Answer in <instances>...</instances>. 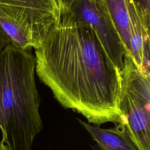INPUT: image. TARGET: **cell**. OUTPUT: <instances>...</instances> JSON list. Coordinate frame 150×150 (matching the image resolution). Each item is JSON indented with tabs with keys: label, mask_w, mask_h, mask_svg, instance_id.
<instances>
[{
	"label": "cell",
	"mask_w": 150,
	"mask_h": 150,
	"mask_svg": "<svg viewBox=\"0 0 150 150\" xmlns=\"http://www.w3.org/2000/svg\"><path fill=\"white\" fill-rule=\"evenodd\" d=\"M35 53L36 73L62 106L96 126L122 121L121 71L88 24L60 13Z\"/></svg>",
	"instance_id": "1"
},
{
	"label": "cell",
	"mask_w": 150,
	"mask_h": 150,
	"mask_svg": "<svg viewBox=\"0 0 150 150\" xmlns=\"http://www.w3.org/2000/svg\"><path fill=\"white\" fill-rule=\"evenodd\" d=\"M35 57L11 43L0 52V131L8 150H32L43 128Z\"/></svg>",
	"instance_id": "2"
},
{
	"label": "cell",
	"mask_w": 150,
	"mask_h": 150,
	"mask_svg": "<svg viewBox=\"0 0 150 150\" xmlns=\"http://www.w3.org/2000/svg\"><path fill=\"white\" fill-rule=\"evenodd\" d=\"M60 16L56 0H0V25L18 48L39 47Z\"/></svg>",
	"instance_id": "3"
},
{
	"label": "cell",
	"mask_w": 150,
	"mask_h": 150,
	"mask_svg": "<svg viewBox=\"0 0 150 150\" xmlns=\"http://www.w3.org/2000/svg\"><path fill=\"white\" fill-rule=\"evenodd\" d=\"M119 110L140 150H150V75L127 54L121 70Z\"/></svg>",
	"instance_id": "4"
},
{
	"label": "cell",
	"mask_w": 150,
	"mask_h": 150,
	"mask_svg": "<svg viewBox=\"0 0 150 150\" xmlns=\"http://www.w3.org/2000/svg\"><path fill=\"white\" fill-rule=\"evenodd\" d=\"M127 54L149 73V25L133 0H101Z\"/></svg>",
	"instance_id": "5"
},
{
	"label": "cell",
	"mask_w": 150,
	"mask_h": 150,
	"mask_svg": "<svg viewBox=\"0 0 150 150\" xmlns=\"http://www.w3.org/2000/svg\"><path fill=\"white\" fill-rule=\"evenodd\" d=\"M70 11L90 26L111 61L121 71L127 53L101 0H76Z\"/></svg>",
	"instance_id": "6"
},
{
	"label": "cell",
	"mask_w": 150,
	"mask_h": 150,
	"mask_svg": "<svg viewBox=\"0 0 150 150\" xmlns=\"http://www.w3.org/2000/svg\"><path fill=\"white\" fill-rule=\"evenodd\" d=\"M78 121L100 150H140L123 121L108 129L101 128L80 119Z\"/></svg>",
	"instance_id": "7"
},
{
	"label": "cell",
	"mask_w": 150,
	"mask_h": 150,
	"mask_svg": "<svg viewBox=\"0 0 150 150\" xmlns=\"http://www.w3.org/2000/svg\"><path fill=\"white\" fill-rule=\"evenodd\" d=\"M142 14L146 23L150 24V2L149 0H133Z\"/></svg>",
	"instance_id": "8"
},
{
	"label": "cell",
	"mask_w": 150,
	"mask_h": 150,
	"mask_svg": "<svg viewBox=\"0 0 150 150\" xmlns=\"http://www.w3.org/2000/svg\"><path fill=\"white\" fill-rule=\"evenodd\" d=\"M76 1V0H56L60 13L69 12Z\"/></svg>",
	"instance_id": "9"
},
{
	"label": "cell",
	"mask_w": 150,
	"mask_h": 150,
	"mask_svg": "<svg viewBox=\"0 0 150 150\" xmlns=\"http://www.w3.org/2000/svg\"><path fill=\"white\" fill-rule=\"evenodd\" d=\"M11 43V39L0 25V52Z\"/></svg>",
	"instance_id": "10"
},
{
	"label": "cell",
	"mask_w": 150,
	"mask_h": 150,
	"mask_svg": "<svg viewBox=\"0 0 150 150\" xmlns=\"http://www.w3.org/2000/svg\"><path fill=\"white\" fill-rule=\"evenodd\" d=\"M0 150H8L6 145L2 141H0Z\"/></svg>",
	"instance_id": "11"
}]
</instances>
